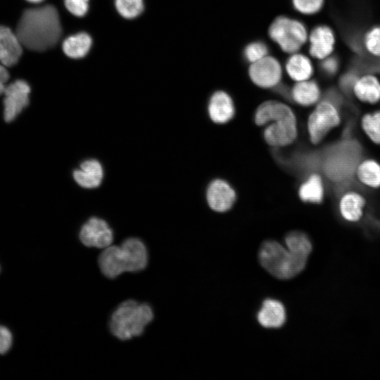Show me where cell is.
<instances>
[{
    "label": "cell",
    "mask_w": 380,
    "mask_h": 380,
    "mask_svg": "<svg viewBox=\"0 0 380 380\" xmlns=\"http://www.w3.org/2000/svg\"><path fill=\"white\" fill-rule=\"evenodd\" d=\"M8 79L9 73L6 67L0 63V95L4 94Z\"/></svg>",
    "instance_id": "e575fe53"
},
{
    "label": "cell",
    "mask_w": 380,
    "mask_h": 380,
    "mask_svg": "<svg viewBox=\"0 0 380 380\" xmlns=\"http://www.w3.org/2000/svg\"><path fill=\"white\" fill-rule=\"evenodd\" d=\"M286 248L291 252L308 258L312 250V243L306 234L292 231L285 236Z\"/></svg>",
    "instance_id": "484cf974"
},
{
    "label": "cell",
    "mask_w": 380,
    "mask_h": 380,
    "mask_svg": "<svg viewBox=\"0 0 380 380\" xmlns=\"http://www.w3.org/2000/svg\"><path fill=\"white\" fill-rule=\"evenodd\" d=\"M30 87L22 80H18L6 87L4 91V120L10 123L14 121L29 105Z\"/></svg>",
    "instance_id": "8fae6325"
},
{
    "label": "cell",
    "mask_w": 380,
    "mask_h": 380,
    "mask_svg": "<svg viewBox=\"0 0 380 380\" xmlns=\"http://www.w3.org/2000/svg\"><path fill=\"white\" fill-rule=\"evenodd\" d=\"M13 336L10 330L0 325V354L7 353L12 346Z\"/></svg>",
    "instance_id": "836d02e7"
},
{
    "label": "cell",
    "mask_w": 380,
    "mask_h": 380,
    "mask_svg": "<svg viewBox=\"0 0 380 380\" xmlns=\"http://www.w3.org/2000/svg\"><path fill=\"white\" fill-rule=\"evenodd\" d=\"M360 127L372 143L380 145V109L362 115Z\"/></svg>",
    "instance_id": "4316f807"
},
{
    "label": "cell",
    "mask_w": 380,
    "mask_h": 380,
    "mask_svg": "<svg viewBox=\"0 0 380 380\" xmlns=\"http://www.w3.org/2000/svg\"><path fill=\"white\" fill-rule=\"evenodd\" d=\"M366 204L367 200L362 193L348 186L341 191L337 208L345 221L357 222L364 215Z\"/></svg>",
    "instance_id": "5bb4252c"
},
{
    "label": "cell",
    "mask_w": 380,
    "mask_h": 380,
    "mask_svg": "<svg viewBox=\"0 0 380 380\" xmlns=\"http://www.w3.org/2000/svg\"><path fill=\"white\" fill-rule=\"evenodd\" d=\"M267 33L283 52L291 54L300 51L307 44L309 31L301 20L279 15L270 23Z\"/></svg>",
    "instance_id": "52a82bcc"
},
{
    "label": "cell",
    "mask_w": 380,
    "mask_h": 380,
    "mask_svg": "<svg viewBox=\"0 0 380 380\" xmlns=\"http://www.w3.org/2000/svg\"><path fill=\"white\" fill-rule=\"evenodd\" d=\"M115 6L118 13L128 19L137 17L144 10L143 0H115Z\"/></svg>",
    "instance_id": "f546056e"
},
{
    "label": "cell",
    "mask_w": 380,
    "mask_h": 380,
    "mask_svg": "<svg viewBox=\"0 0 380 380\" xmlns=\"http://www.w3.org/2000/svg\"><path fill=\"white\" fill-rule=\"evenodd\" d=\"M319 62L320 69L326 76H335L340 70L341 61L335 54H333Z\"/></svg>",
    "instance_id": "4dcf8cb0"
},
{
    "label": "cell",
    "mask_w": 380,
    "mask_h": 380,
    "mask_svg": "<svg viewBox=\"0 0 380 380\" xmlns=\"http://www.w3.org/2000/svg\"><path fill=\"white\" fill-rule=\"evenodd\" d=\"M91 39L84 32L68 37L63 43V50L66 56L72 58L84 57L91 46Z\"/></svg>",
    "instance_id": "cb8c5ba5"
},
{
    "label": "cell",
    "mask_w": 380,
    "mask_h": 380,
    "mask_svg": "<svg viewBox=\"0 0 380 380\" xmlns=\"http://www.w3.org/2000/svg\"><path fill=\"white\" fill-rule=\"evenodd\" d=\"M326 0H291L295 11L300 14L312 16L320 13L325 5Z\"/></svg>",
    "instance_id": "f1b7e54d"
},
{
    "label": "cell",
    "mask_w": 380,
    "mask_h": 380,
    "mask_svg": "<svg viewBox=\"0 0 380 380\" xmlns=\"http://www.w3.org/2000/svg\"><path fill=\"white\" fill-rule=\"evenodd\" d=\"M243 55L245 60L251 64L269 55V48L262 41L251 42L245 46Z\"/></svg>",
    "instance_id": "83f0119b"
},
{
    "label": "cell",
    "mask_w": 380,
    "mask_h": 380,
    "mask_svg": "<svg viewBox=\"0 0 380 380\" xmlns=\"http://www.w3.org/2000/svg\"><path fill=\"white\" fill-rule=\"evenodd\" d=\"M73 178L76 183L85 189L98 187L103 178V170L100 162L96 159L83 161L80 168L73 172Z\"/></svg>",
    "instance_id": "ffe728a7"
},
{
    "label": "cell",
    "mask_w": 380,
    "mask_h": 380,
    "mask_svg": "<svg viewBox=\"0 0 380 380\" xmlns=\"http://www.w3.org/2000/svg\"><path fill=\"white\" fill-rule=\"evenodd\" d=\"M30 2H32V3H39V2H41L43 0H27Z\"/></svg>",
    "instance_id": "d590c367"
},
{
    "label": "cell",
    "mask_w": 380,
    "mask_h": 380,
    "mask_svg": "<svg viewBox=\"0 0 380 380\" xmlns=\"http://www.w3.org/2000/svg\"><path fill=\"white\" fill-rule=\"evenodd\" d=\"M359 73L355 70H348L342 74L338 80V86L343 93L351 94L353 86Z\"/></svg>",
    "instance_id": "1f68e13d"
},
{
    "label": "cell",
    "mask_w": 380,
    "mask_h": 380,
    "mask_svg": "<svg viewBox=\"0 0 380 380\" xmlns=\"http://www.w3.org/2000/svg\"><path fill=\"white\" fill-rule=\"evenodd\" d=\"M248 75L255 86L262 89H273L281 83L283 68L277 58L267 55L251 63Z\"/></svg>",
    "instance_id": "9c48e42d"
},
{
    "label": "cell",
    "mask_w": 380,
    "mask_h": 380,
    "mask_svg": "<svg viewBox=\"0 0 380 380\" xmlns=\"http://www.w3.org/2000/svg\"><path fill=\"white\" fill-rule=\"evenodd\" d=\"M257 319L265 328H279L286 321L285 308L280 301L267 298L263 301Z\"/></svg>",
    "instance_id": "7402d4cb"
},
{
    "label": "cell",
    "mask_w": 380,
    "mask_h": 380,
    "mask_svg": "<svg viewBox=\"0 0 380 380\" xmlns=\"http://www.w3.org/2000/svg\"><path fill=\"white\" fill-rule=\"evenodd\" d=\"M89 0H65V5L70 13L74 15H84L89 8Z\"/></svg>",
    "instance_id": "d6a6232c"
},
{
    "label": "cell",
    "mask_w": 380,
    "mask_h": 380,
    "mask_svg": "<svg viewBox=\"0 0 380 380\" xmlns=\"http://www.w3.org/2000/svg\"><path fill=\"white\" fill-rule=\"evenodd\" d=\"M102 274L109 279H115L125 272H137L138 255L128 243L120 246L110 245L103 250L98 258Z\"/></svg>",
    "instance_id": "ba28073f"
},
{
    "label": "cell",
    "mask_w": 380,
    "mask_h": 380,
    "mask_svg": "<svg viewBox=\"0 0 380 380\" xmlns=\"http://www.w3.org/2000/svg\"><path fill=\"white\" fill-rule=\"evenodd\" d=\"M322 97L320 86L312 78L296 82L291 89V100L303 107L316 105Z\"/></svg>",
    "instance_id": "d6986e66"
},
{
    "label": "cell",
    "mask_w": 380,
    "mask_h": 380,
    "mask_svg": "<svg viewBox=\"0 0 380 380\" xmlns=\"http://www.w3.org/2000/svg\"><path fill=\"white\" fill-rule=\"evenodd\" d=\"M205 198L208 206L214 211L224 213L234 205L236 194L229 182L222 179H215L208 185Z\"/></svg>",
    "instance_id": "4fadbf2b"
},
{
    "label": "cell",
    "mask_w": 380,
    "mask_h": 380,
    "mask_svg": "<svg viewBox=\"0 0 380 380\" xmlns=\"http://www.w3.org/2000/svg\"><path fill=\"white\" fill-rule=\"evenodd\" d=\"M154 318L152 308L147 303L127 300L121 303L110 316V333L120 341H127L143 334Z\"/></svg>",
    "instance_id": "277c9868"
},
{
    "label": "cell",
    "mask_w": 380,
    "mask_h": 380,
    "mask_svg": "<svg viewBox=\"0 0 380 380\" xmlns=\"http://www.w3.org/2000/svg\"><path fill=\"white\" fill-rule=\"evenodd\" d=\"M360 49L369 58L380 61V24L366 30L360 39Z\"/></svg>",
    "instance_id": "d4e9b609"
},
{
    "label": "cell",
    "mask_w": 380,
    "mask_h": 380,
    "mask_svg": "<svg viewBox=\"0 0 380 380\" xmlns=\"http://www.w3.org/2000/svg\"><path fill=\"white\" fill-rule=\"evenodd\" d=\"M298 194L304 203L316 205L322 203L324 198L325 186L321 175L317 172L307 175L299 186Z\"/></svg>",
    "instance_id": "44dd1931"
},
{
    "label": "cell",
    "mask_w": 380,
    "mask_h": 380,
    "mask_svg": "<svg viewBox=\"0 0 380 380\" xmlns=\"http://www.w3.org/2000/svg\"><path fill=\"white\" fill-rule=\"evenodd\" d=\"M354 178L365 187L379 189L380 163L373 158H362L356 167Z\"/></svg>",
    "instance_id": "603a6c76"
},
{
    "label": "cell",
    "mask_w": 380,
    "mask_h": 380,
    "mask_svg": "<svg viewBox=\"0 0 380 380\" xmlns=\"http://www.w3.org/2000/svg\"><path fill=\"white\" fill-rule=\"evenodd\" d=\"M253 120L258 126L267 125L262 136L265 142L272 147L286 146L297 138L296 115L282 102L273 100L262 102L256 108Z\"/></svg>",
    "instance_id": "7a4b0ae2"
},
{
    "label": "cell",
    "mask_w": 380,
    "mask_h": 380,
    "mask_svg": "<svg viewBox=\"0 0 380 380\" xmlns=\"http://www.w3.org/2000/svg\"><path fill=\"white\" fill-rule=\"evenodd\" d=\"M23 45L15 32L0 26V63L6 67L15 65L23 53Z\"/></svg>",
    "instance_id": "e0dca14e"
},
{
    "label": "cell",
    "mask_w": 380,
    "mask_h": 380,
    "mask_svg": "<svg viewBox=\"0 0 380 380\" xmlns=\"http://www.w3.org/2000/svg\"><path fill=\"white\" fill-rule=\"evenodd\" d=\"M312 59L300 51L290 54L284 65L286 74L295 82L312 79L315 72Z\"/></svg>",
    "instance_id": "ac0fdd59"
},
{
    "label": "cell",
    "mask_w": 380,
    "mask_h": 380,
    "mask_svg": "<svg viewBox=\"0 0 380 380\" xmlns=\"http://www.w3.org/2000/svg\"><path fill=\"white\" fill-rule=\"evenodd\" d=\"M262 267L277 279H289L305 267L308 258L293 253L274 240L262 243L258 252Z\"/></svg>",
    "instance_id": "5b68a950"
},
{
    "label": "cell",
    "mask_w": 380,
    "mask_h": 380,
    "mask_svg": "<svg viewBox=\"0 0 380 380\" xmlns=\"http://www.w3.org/2000/svg\"><path fill=\"white\" fill-rule=\"evenodd\" d=\"M207 111L213 122L219 125L227 123L235 115L234 101L225 91L217 90L209 98Z\"/></svg>",
    "instance_id": "2e32d148"
},
{
    "label": "cell",
    "mask_w": 380,
    "mask_h": 380,
    "mask_svg": "<svg viewBox=\"0 0 380 380\" xmlns=\"http://www.w3.org/2000/svg\"><path fill=\"white\" fill-rule=\"evenodd\" d=\"M358 101L369 105L380 102V78L373 72L359 74L351 90Z\"/></svg>",
    "instance_id": "9a60e30c"
},
{
    "label": "cell",
    "mask_w": 380,
    "mask_h": 380,
    "mask_svg": "<svg viewBox=\"0 0 380 380\" xmlns=\"http://www.w3.org/2000/svg\"><path fill=\"white\" fill-rule=\"evenodd\" d=\"M79 239L88 248H106L113 241V232L104 220L92 217L82 226Z\"/></svg>",
    "instance_id": "7c38bea8"
},
{
    "label": "cell",
    "mask_w": 380,
    "mask_h": 380,
    "mask_svg": "<svg viewBox=\"0 0 380 380\" xmlns=\"http://www.w3.org/2000/svg\"><path fill=\"white\" fill-rule=\"evenodd\" d=\"M23 46L43 51L54 46L61 32L60 18L51 5L29 8L22 14L15 32Z\"/></svg>",
    "instance_id": "6da1fadb"
},
{
    "label": "cell",
    "mask_w": 380,
    "mask_h": 380,
    "mask_svg": "<svg viewBox=\"0 0 380 380\" xmlns=\"http://www.w3.org/2000/svg\"><path fill=\"white\" fill-rule=\"evenodd\" d=\"M341 103L325 95L315 105L307 121V130L310 142L320 144L342 121Z\"/></svg>",
    "instance_id": "8992f818"
},
{
    "label": "cell",
    "mask_w": 380,
    "mask_h": 380,
    "mask_svg": "<svg viewBox=\"0 0 380 380\" xmlns=\"http://www.w3.org/2000/svg\"><path fill=\"white\" fill-rule=\"evenodd\" d=\"M362 154L361 144L355 139L346 136L320 153V169L331 183L343 189L354 179Z\"/></svg>",
    "instance_id": "3957f363"
},
{
    "label": "cell",
    "mask_w": 380,
    "mask_h": 380,
    "mask_svg": "<svg viewBox=\"0 0 380 380\" xmlns=\"http://www.w3.org/2000/svg\"><path fill=\"white\" fill-rule=\"evenodd\" d=\"M308 55L319 61L334 54L337 36L335 30L327 24H318L309 31Z\"/></svg>",
    "instance_id": "30bf717a"
}]
</instances>
